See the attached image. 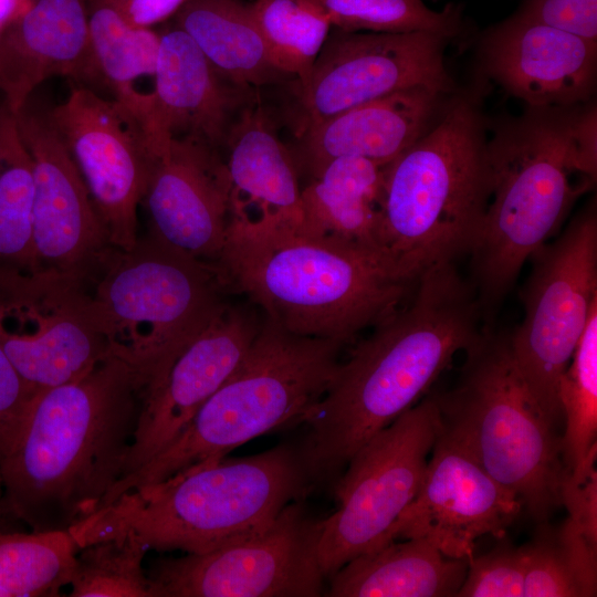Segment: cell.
Masks as SVG:
<instances>
[{
    "label": "cell",
    "instance_id": "cell-1",
    "mask_svg": "<svg viewBox=\"0 0 597 597\" xmlns=\"http://www.w3.org/2000/svg\"><path fill=\"white\" fill-rule=\"evenodd\" d=\"M408 298L338 363L303 417L308 431L301 453L312 480L345 469L363 444L426 396L484 328L475 291L454 262L420 273Z\"/></svg>",
    "mask_w": 597,
    "mask_h": 597
},
{
    "label": "cell",
    "instance_id": "cell-2",
    "mask_svg": "<svg viewBox=\"0 0 597 597\" xmlns=\"http://www.w3.org/2000/svg\"><path fill=\"white\" fill-rule=\"evenodd\" d=\"M145 383L111 355L77 380L32 397L0 452L9 514L32 532H69L123 476Z\"/></svg>",
    "mask_w": 597,
    "mask_h": 597
},
{
    "label": "cell",
    "instance_id": "cell-3",
    "mask_svg": "<svg viewBox=\"0 0 597 597\" xmlns=\"http://www.w3.org/2000/svg\"><path fill=\"white\" fill-rule=\"evenodd\" d=\"M214 265L265 320L345 346L394 314L416 283L383 250L272 222L229 220Z\"/></svg>",
    "mask_w": 597,
    "mask_h": 597
},
{
    "label": "cell",
    "instance_id": "cell-4",
    "mask_svg": "<svg viewBox=\"0 0 597 597\" xmlns=\"http://www.w3.org/2000/svg\"><path fill=\"white\" fill-rule=\"evenodd\" d=\"M579 105L528 107L488 137L490 196L469 251L485 326L525 261L556 233L577 198L596 184L578 142Z\"/></svg>",
    "mask_w": 597,
    "mask_h": 597
},
{
    "label": "cell",
    "instance_id": "cell-5",
    "mask_svg": "<svg viewBox=\"0 0 597 597\" xmlns=\"http://www.w3.org/2000/svg\"><path fill=\"white\" fill-rule=\"evenodd\" d=\"M311 481L301 449L280 444L124 494L69 532L80 548L132 533L148 549L203 554L265 530Z\"/></svg>",
    "mask_w": 597,
    "mask_h": 597
},
{
    "label": "cell",
    "instance_id": "cell-6",
    "mask_svg": "<svg viewBox=\"0 0 597 597\" xmlns=\"http://www.w3.org/2000/svg\"><path fill=\"white\" fill-rule=\"evenodd\" d=\"M486 121L457 90L436 124L385 165L379 244L410 279L468 254L490 196Z\"/></svg>",
    "mask_w": 597,
    "mask_h": 597
},
{
    "label": "cell",
    "instance_id": "cell-7",
    "mask_svg": "<svg viewBox=\"0 0 597 597\" xmlns=\"http://www.w3.org/2000/svg\"><path fill=\"white\" fill-rule=\"evenodd\" d=\"M344 346L290 333L264 318L240 365L179 436L119 479L98 510L124 494L220 461L234 448L285 423L301 422L326 390Z\"/></svg>",
    "mask_w": 597,
    "mask_h": 597
},
{
    "label": "cell",
    "instance_id": "cell-8",
    "mask_svg": "<svg viewBox=\"0 0 597 597\" xmlns=\"http://www.w3.org/2000/svg\"><path fill=\"white\" fill-rule=\"evenodd\" d=\"M434 396L443 430L545 523L562 506V437L524 381L510 333L484 327L455 385Z\"/></svg>",
    "mask_w": 597,
    "mask_h": 597
},
{
    "label": "cell",
    "instance_id": "cell-9",
    "mask_svg": "<svg viewBox=\"0 0 597 597\" xmlns=\"http://www.w3.org/2000/svg\"><path fill=\"white\" fill-rule=\"evenodd\" d=\"M98 270L91 294L112 353L136 368L145 388L226 305L214 264L151 233L128 251L113 249Z\"/></svg>",
    "mask_w": 597,
    "mask_h": 597
},
{
    "label": "cell",
    "instance_id": "cell-10",
    "mask_svg": "<svg viewBox=\"0 0 597 597\" xmlns=\"http://www.w3.org/2000/svg\"><path fill=\"white\" fill-rule=\"evenodd\" d=\"M530 259L532 270L521 293L524 320L510 333V345L530 391L556 427L563 417L559 379L597 304L596 200Z\"/></svg>",
    "mask_w": 597,
    "mask_h": 597
},
{
    "label": "cell",
    "instance_id": "cell-11",
    "mask_svg": "<svg viewBox=\"0 0 597 597\" xmlns=\"http://www.w3.org/2000/svg\"><path fill=\"white\" fill-rule=\"evenodd\" d=\"M441 427L436 396H426L349 459L335 485L338 507L322 521L317 555L326 579L389 543L394 524L420 488Z\"/></svg>",
    "mask_w": 597,
    "mask_h": 597
},
{
    "label": "cell",
    "instance_id": "cell-12",
    "mask_svg": "<svg viewBox=\"0 0 597 597\" xmlns=\"http://www.w3.org/2000/svg\"><path fill=\"white\" fill-rule=\"evenodd\" d=\"M87 279L0 272V346L32 397L74 381L113 355Z\"/></svg>",
    "mask_w": 597,
    "mask_h": 597
},
{
    "label": "cell",
    "instance_id": "cell-13",
    "mask_svg": "<svg viewBox=\"0 0 597 597\" xmlns=\"http://www.w3.org/2000/svg\"><path fill=\"white\" fill-rule=\"evenodd\" d=\"M322 521L294 501L262 532L203 554L157 561L153 597H315L325 595L318 563Z\"/></svg>",
    "mask_w": 597,
    "mask_h": 597
},
{
    "label": "cell",
    "instance_id": "cell-14",
    "mask_svg": "<svg viewBox=\"0 0 597 597\" xmlns=\"http://www.w3.org/2000/svg\"><path fill=\"white\" fill-rule=\"evenodd\" d=\"M452 39L433 32L380 33L332 28L307 82L297 87V133L357 105L415 86L457 85L446 64Z\"/></svg>",
    "mask_w": 597,
    "mask_h": 597
},
{
    "label": "cell",
    "instance_id": "cell-15",
    "mask_svg": "<svg viewBox=\"0 0 597 597\" xmlns=\"http://www.w3.org/2000/svg\"><path fill=\"white\" fill-rule=\"evenodd\" d=\"M88 190L111 245L128 251L138 241V207L148 181L151 151L143 124L122 103L88 86L72 87L49 111Z\"/></svg>",
    "mask_w": 597,
    "mask_h": 597
},
{
    "label": "cell",
    "instance_id": "cell-16",
    "mask_svg": "<svg viewBox=\"0 0 597 597\" xmlns=\"http://www.w3.org/2000/svg\"><path fill=\"white\" fill-rule=\"evenodd\" d=\"M15 115L33 165L35 270L87 279L114 248L49 111L31 96Z\"/></svg>",
    "mask_w": 597,
    "mask_h": 597
},
{
    "label": "cell",
    "instance_id": "cell-17",
    "mask_svg": "<svg viewBox=\"0 0 597 597\" xmlns=\"http://www.w3.org/2000/svg\"><path fill=\"white\" fill-rule=\"evenodd\" d=\"M420 488L389 542L422 538L450 558L469 561L484 535L504 538L523 507L441 427Z\"/></svg>",
    "mask_w": 597,
    "mask_h": 597
},
{
    "label": "cell",
    "instance_id": "cell-18",
    "mask_svg": "<svg viewBox=\"0 0 597 597\" xmlns=\"http://www.w3.org/2000/svg\"><path fill=\"white\" fill-rule=\"evenodd\" d=\"M260 325L251 311L226 304L166 371L144 389L122 478L144 465L179 436L240 365Z\"/></svg>",
    "mask_w": 597,
    "mask_h": 597
},
{
    "label": "cell",
    "instance_id": "cell-19",
    "mask_svg": "<svg viewBox=\"0 0 597 597\" xmlns=\"http://www.w3.org/2000/svg\"><path fill=\"white\" fill-rule=\"evenodd\" d=\"M151 165L142 202L150 233L195 259L214 264L226 242L230 177L220 150L191 138L149 144Z\"/></svg>",
    "mask_w": 597,
    "mask_h": 597
},
{
    "label": "cell",
    "instance_id": "cell-20",
    "mask_svg": "<svg viewBox=\"0 0 597 597\" xmlns=\"http://www.w3.org/2000/svg\"><path fill=\"white\" fill-rule=\"evenodd\" d=\"M478 49L482 75L528 107H570L593 100L597 42L515 12L489 28Z\"/></svg>",
    "mask_w": 597,
    "mask_h": 597
},
{
    "label": "cell",
    "instance_id": "cell-21",
    "mask_svg": "<svg viewBox=\"0 0 597 597\" xmlns=\"http://www.w3.org/2000/svg\"><path fill=\"white\" fill-rule=\"evenodd\" d=\"M154 83L142 118L148 143L191 138L219 150L255 94L223 78L192 39L175 25L159 33Z\"/></svg>",
    "mask_w": 597,
    "mask_h": 597
},
{
    "label": "cell",
    "instance_id": "cell-22",
    "mask_svg": "<svg viewBox=\"0 0 597 597\" xmlns=\"http://www.w3.org/2000/svg\"><path fill=\"white\" fill-rule=\"evenodd\" d=\"M453 93L415 86L307 126L292 149L298 171L312 178L329 160L347 156L387 165L436 124Z\"/></svg>",
    "mask_w": 597,
    "mask_h": 597
},
{
    "label": "cell",
    "instance_id": "cell-23",
    "mask_svg": "<svg viewBox=\"0 0 597 597\" xmlns=\"http://www.w3.org/2000/svg\"><path fill=\"white\" fill-rule=\"evenodd\" d=\"M102 80L88 33V0H30L0 36V94L17 113L48 78Z\"/></svg>",
    "mask_w": 597,
    "mask_h": 597
},
{
    "label": "cell",
    "instance_id": "cell-24",
    "mask_svg": "<svg viewBox=\"0 0 597 597\" xmlns=\"http://www.w3.org/2000/svg\"><path fill=\"white\" fill-rule=\"evenodd\" d=\"M230 177L229 220L301 226L302 189L292 149L274 115L254 94L243 106L224 146Z\"/></svg>",
    "mask_w": 597,
    "mask_h": 597
},
{
    "label": "cell",
    "instance_id": "cell-25",
    "mask_svg": "<svg viewBox=\"0 0 597 597\" xmlns=\"http://www.w3.org/2000/svg\"><path fill=\"white\" fill-rule=\"evenodd\" d=\"M365 553L335 572L326 596H457L468 561L450 558L422 538H404Z\"/></svg>",
    "mask_w": 597,
    "mask_h": 597
},
{
    "label": "cell",
    "instance_id": "cell-26",
    "mask_svg": "<svg viewBox=\"0 0 597 597\" xmlns=\"http://www.w3.org/2000/svg\"><path fill=\"white\" fill-rule=\"evenodd\" d=\"M385 165L360 157L329 160L302 188L300 229L379 249ZM384 251V250H383Z\"/></svg>",
    "mask_w": 597,
    "mask_h": 597
},
{
    "label": "cell",
    "instance_id": "cell-27",
    "mask_svg": "<svg viewBox=\"0 0 597 597\" xmlns=\"http://www.w3.org/2000/svg\"><path fill=\"white\" fill-rule=\"evenodd\" d=\"M214 70L247 90L294 80L273 62L245 0H186L174 15Z\"/></svg>",
    "mask_w": 597,
    "mask_h": 597
},
{
    "label": "cell",
    "instance_id": "cell-28",
    "mask_svg": "<svg viewBox=\"0 0 597 597\" xmlns=\"http://www.w3.org/2000/svg\"><path fill=\"white\" fill-rule=\"evenodd\" d=\"M127 0H88V33L93 57L114 98L135 111L145 93L135 82L156 70L159 33L135 29L126 17Z\"/></svg>",
    "mask_w": 597,
    "mask_h": 597
},
{
    "label": "cell",
    "instance_id": "cell-29",
    "mask_svg": "<svg viewBox=\"0 0 597 597\" xmlns=\"http://www.w3.org/2000/svg\"><path fill=\"white\" fill-rule=\"evenodd\" d=\"M33 165L17 115L0 102V272L35 270Z\"/></svg>",
    "mask_w": 597,
    "mask_h": 597
},
{
    "label": "cell",
    "instance_id": "cell-30",
    "mask_svg": "<svg viewBox=\"0 0 597 597\" xmlns=\"http://www.w3.org/2000/svg\"><path fill=\"white\" fill-rule=\"evenodd\" d=\"M523 597H593L597 594V546L567 517L556 530L545 526L521 546Z\"/></svg>",
    "mask_w": 597,
    "mask_h": 597
},
{
    "label": "cell",
    "instance_id": "cell-31",
    "mask_svg": "<svg viewBox=\"0 0 597 597\" xmlns=\"http://www.w3.org/2000/svg\"><path fill=\"white\" fill-rule=\"evenodd\" d=\"M78 548L70 532H0V597L59 596Z\"/></svg>",
    "mask_w": 597,
    "mask_h": 597
},
{
    "label": "cell",
    "instance_id": "cell-32",
    "mask_svg": "<svg viewBox=\"0 0 597 597\" xmlns=\"http://www.w3.org/2000/svg\"><path fill=\"white\" fill-rule=\"evenodd\" d=\"M249 7L274 64L302 87L331 29L313 0H253Z\"/></svg>",
    "mask_w": 597,
    "mask_h": 597
},
{
    "label": "cell",
    "instance_id": "cell-33",
    "mask_svg": "<svg viewBox=\"0 0 597 597\" xmlns=\"http://www.w3.org/2000/svg\"><path fill=\"white\" fill-rule=\"evenodd\" d=\"M566 427L562 436L565 470L579 472L597 448V304L558 384Z\"/></svg>",
    "mask_w": 597,
    "mask_h": 597
},
{
    "label": "cell",
    "instance_id": "cell-34",
    "mask_svg": "<svg viewBox=\"0 0 597 597\" xmlns=\"http://www.w3.org/2000/svg\"><path fill=\"white\" fill-rule=\"evenodd\" d=\"M148 548L134 534L94 542L78 548L70 597H153L143 567Z\"/></svg>",
    "mask_w": 597,
    "mask_h": 597
},
{
    "label": "cell",
    "instance_id": "cell-35",
    "mask_svg": "<svg viewBox=\"0 0 597 597\" xmlns=\"http://www.w3.org/2000/svg\"><path fill=\"white\" fill-rule=\"evenodd\" d=\"M333 28L380 33L433 32L454 39L462 30L460 7L432 10L422 0H313Z\"/></svg>",
    "mask_w": 597,
    "mask_h": 597
},
{
    "label": "cell",
    "instance_id": "cell-36",
    "mask_svg": "<svg viewBox=\"0 0 597 597\" xmlns=\"http://www.w3.org/2000/svg\"><path fill=\"white\" fill-rule=\"evenodd\" d=\"M524 558L521 547L503 542L485 555L468 561L458 597H523Z\"/></svg>",
    "mask_w": 597,
    "mask_h": 597
},
{
    "label": "cell",
    "instance_id": "cell-37",
    "mask_svg": "<svg viewBox=\"0 0 597 597\" xmlns=\"http://www.w3.org/2000/svg\"><path fill=\"white\" fill-rule=\"evenodd\" d=\"M516 12L530 20L597 42V0H523Z\"/></svg>",
    "mask_w": 597,
    "mask_h": 597
},
{
    "label": "cell",
    "instance_id": "cell-38",
    "mask_svg": "<svg viewBox=\"0 0 597 597\" xmlns=\"http://www.w3.org/2000/svg\"><path fill=\"white\" fill-rule=\"evenodd\" d=\"M597 449L577 473L564 471L561 484L562 505L589 543L597 546Z\"/></svg>",
    "mask_w": 597,
    "mask_h": 597
},
{
    "label": "cell",
    "instance_id": "cell-39",
    "mask_svg": "<svg viewBox=\"0 0 597 597\" xmlns=\"http://www.w3.org/2000/svg\"><path fill=\"white\" fill-rule=\"evenodd\" d=\"M31 399L29 387L0 346V452L14 437Z\"/></svg>",
    "mask_w": 597,
    "mask_h": 597
},
{
    "label": "cell",
    "instance_id": "cell-40",
    "mask_svg": "<svg viewBox=\"0 0 597 597\" xmlns=\"http://www.w3.org/2000/svg\"><path fill=\"white\" fill-rule=\"evenodd\" d=\"M186 0H127L126 17L135 29H153L174 17Z\"/></svg>",
    "mask_w": 597,
    "mask_h": 597
},
{
    "label": "cell",
    "instance_id": "cell-41",
    "mask_svg": "<svg viewBox=\"0 0 597 597\" xmlns=\"http://www.w3.org/2000/svg\"><path fill=\"white\" fill-rule=\"evenodd\" d=\"M23 11L22 0H0V36Z\"/></svg>",
    "mask_w": 597,
    "mask_h": 597
},
{
    "label": "cell",
    "instance_id": "cell-42",
    "mask_svg": "<svg viewBox=\"0 0 597 597\" xmlns=\"http://www.w3.org/2000/svg\"><path fill=\"white\" fill-rule=\"evenodd\" d=\"M8 514L9 512L7 510L6 502H4L3 484H2L1 473H0V525L2 524L4 516Z\"/></svg>",
    "mask_w": 597,
    "mask_h": 597
}]
</instances>
